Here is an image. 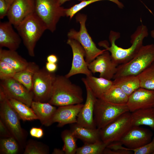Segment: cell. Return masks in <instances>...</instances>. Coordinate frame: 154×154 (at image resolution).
<instances>
[{"label": "cell", "instance_id": "f546056e", "mask_svg": "<svg viewBox=\"0 0 154 154\" xmlns=\"http://www.w3.org/2000/svg\"><path fill=\"white\" fill-rule=\"evenodd\" d=\"M140 87L154 90V62L138 75Z\"/></svg>", "mask_w": 154, "mask_h": 154}, {"label": "cell", "instance_id": "8fae6325", "mask_svg": "<svg viewBox=\"0 0 154 154\" xmlns=\"http://www.w3.org/2000/svg\"><path fill=\"white\" fill-rule=\"evenodd\" d=\"M67 43L71 48L73 59L71 69L65 76L69 78L78 74H84L86 76L92 75L84 58L85 51L81 44L77 41L69 38L67 40Z\"/></svg>", "mask_w": 154, "mask_h": 154}, {"label": "cell", "instance_id": "d590c367", "mask_svg": "<svg viewBox=\"0 0 154 154\" xmlns=\"http://www.w3.org/2000/svg\"><path fill=\"white\" fill-rule=\"evenodd\" d=\"M47 153L46 151L37 144L31 142L27 145L24 154H45Z\"/></svg>", "mask_w": 154, "mask_h": 154}, {"label": "cell", "instance_id": "4dcf8cb0", "mask_svg": "<svg viewBox=\"0 0 154 154\" xmlns=\"http://www.w3.org/2000/svg\"><path fill=\"white\" fill-rule=\"evenodd\" d=\"M108 145L101 140L95 142L85 143L78 147L76 154H101Z\"/></svg>", "mask_w": 154, "mask_h": 154}, {"label": "cell", "instance_id": "d4e9b609", "mask_svg": "<svg viewBox=\"0 0 154 154\" xmlns=\"http://www.w3.org/2000/svg\"><path fill=\"white\" fill-rule=\"evenodd\" d=\"M34 62H29L23 70L17 72L13 78L18 81L28 90L32 91L33 80L35 73L39 69Z\"/></svg>", "mask_w": 154, "mask_h": 154}, {"label": "cell", "instance_id": "7bdbcfd3", "mask_svg": "<svg viewBox=\"0 0 154 154\" xmlns=\"http://www.w3.org/2000/svg\"><path fill=\"white\" fill-rule=\"evenodd\" d=\"M53 154H64L65 153L62 149H59L55 148L52 153Z\"/></svg>", "mask_w": 154, "mask_h": 154}, {"label": "cell", "instance_id": "603a6c76", "mask_svg": "<svg viewBox=\"0 0 154 154\" xmlns=\"http://www.w3.org/2000/svg\"><path fill=\"white\" fill-rule=\"evenodd\" d=\"M0 60L10 65L17 72L25 68L29 63L16 50L3 49L1 47L0 48Z\"/></svg>", "mask_w": 154, "mask_h": 154}, {"label": "cell", "instance_id": "ba28073f", "mask_svg": "<svg viewBox=\"0 0 154 154\" xmlns=\"http://www.w3.org/2000/svg\"><path fill=\"white\" fill-rule=\"evenodd\" d=\"M132 126L131 112H125L100 129L101 140L108 145L119 141Z\"/></svg>", "mask_w": 154, "mask_h": 154}, {"label": "cell", "instance_id": "6da1fadb", "mask_svg": "<svg viewBox=\"0 0 154 154\" xmlns=\"http://www.w3.org/2000/svg\"><path fill=\"white\" fill-rule=\"evenodd\" d=\"M148 35V30L145 25L141 24L139 26L134 33L131 36V46L127 48H124L117 46L116 41L120 37L119 33L111 31L109 40L111 46H108V42L102 41L99 45L109 51L112 59L118 65L126 63L132 59L143 45L144 38Z\"/></svg>", "mask_w": 154, "mask_h": 154}, {"label": "cell", "instance_id": "ac0fdd59", "mask_svg": "<svg viewBox=\"0 0 154 154\" xmlns=\"http://www.w3.org/2000/svg\"><path fill=\"white\" fill-rule=\"evenodd\" d=\"M83 105L81 103L59 106L53 116V123L57 122L59 127L76 123L77 116Z\"/></svg>", "mask_w": 154, "mask_h": 154}, {"label": "cell", "instance_id": "d6a6232c", "mask_svg": "<svg viewBox=\"0 0 154 154\" xmlns=\"http://www.w3.org/2000/svg\"><path fill=\"white\" fill-rule=\"evenodd\" d=\"M17 140L13 137L4 138L0 139L1 153L15 154L18 151V146Z\"/></svg>", "mask_w": 154, "mask_h": 154}, {"label": "cell", "instance_id": "ffe728a7", "mask_svg": "<svg viewBox=\"0 0 154 154\" xmlns=\"http://www.w3.org/2000/svg\"><path fill=\"white\" fill-rule=\"evenodd\" d=\"M82 80L86 84L97 98L101 99L113 85V81L92 75L86 76Z\"/></svg>", "mask_w": 154, "mask_h": 154}, {"label": "cell", "instance_id": "ee69618b", "mask_svg": "<svg viewBox=\"0 0 154 154\" xmlns=\"http://www.w3.org/2000/svg\"><path fill=\"white\" fill-rule=\"evenodd\" d=\"M71 0H58L59 3L60 5H62L65 2L69 1ZM80 2H82L83 1H84L85 0H77Z\"/></svg>", "mask_w": 154, "mask_h": 154}, {"label": "cell", "instance_id": "484cf974", "mask_svg": "<svg viewBox=\"0 0 154 154\" xmlns=\"http://www.w3.org/2000/svg\"><path fill=\"white\" fill-rule=\"evenodd\" d=\"M114 85L119 87L128 96L140 87L138 75H127L114 79Z\"/></svg>", "mask_w": 154, "mask_h": 154}, {"label": "cell", "instance_id": "b9f144b4", "mask_svg": "<svg viewBox=\"0 0 154 154\" xmlns=\"http://www.w3.org/2000/svg\"><path fill=\"white\" fill-rule=\"evenodd\" d=\"M46 61L48 62L57 63L58 61V58L56 55L51 54L47 56Z\"/></svg>", "mask_w": 154, "mask_h": 154}, {"label": "cell", "instance_id": "74e56055", "mask_svg": "<svg viewBox=\"0 0 154 154\" xmlns=\"http://www.w3.org/2000/svg\"><path fill=\"white\" fill-rule=\"evenodd\" d=\"M0 132L1 135L4 138L13 137L8 128L1 119L0 120Z\"/></svg>", "mask_w": 154, "mask_h": 154}, {"label": "cell", "instance_id": "836d02e7", "mask_svg": "<svg viewBox=\"0 0 154 154\" xmlns=\"http://www.w3.org/2000/svg\"><path fill=\"white\" fill-rule=\"evenodd\" d=\"M17 72L16 70L9 64L0 60V79L5 80L13 78Z\"/></svg>", "mask_w": 154, "mask_h": 154}, {"label": "cell", "instance_id": "4316f807", "mask_svg": "<svg viewBox=\"0 0 154 154\" xmlns=\"http://www.w3.org/2000/svg\"><path fill=\"white\" fill-rule=\"evenodd\" d=\"M11 106L20 118L23 121L38 119L32 108L25 104L15 99L8 98Z\"/></svg>", "mask_w": 154, "mask_h": 154}, {"label": "cell", "instance_id": "7dc6e473", "mask_svg": "<svg viewBox=\"0 0 154 154\" xmlns=\"http://www.w3.org/2000/svg\"><path fill=\"white\" fill-rule=\"evenodd\" d=\"M153 154H154V152L153 153Z\"/></svg>", "mask_w": 154, "mask_h": 154}, {"label": "cell", "instance_id": "f35d334b", "mask_svg": "<svg viewBox=\"0 0 154 154\" xmlns=\"http://www.w3.org/2000/svg\"><path fill=\"white\" fill-rule=\"evenodd\" d=\"M9 8L5 0H0V18L2 19L7 16Z\"/></svg>", "mask_w": 154, "mask_h": 154}, {"label": "cell", "instance_id": "9c48e42d", "mask_svg": "<svg viewBox=\"0 0 154 154\" xmlns=\"http://www.w3.org/2000/svg\"><path fill=\"white\" fill-rule=\"evenodd\" d=\"M56 75L47 71L45 67L39 69L33 80L32 91L33 101L42 102L50 100Z\"/></svg>", "mask_w": 154, "mask_h": 154}, {"label": "cell", "instance_id": "1f68e13d", "mask_svg": "<svg viewBox=\"0 0 154 154\" xmlns=\"http://www.w3.org/2000/svg\"><path fill=\"white\" fill-rule=\"evenodd\" d=\"M103 0H108L112 2L121 9H123L124 7L123 4L119 0H85L69 8L66 9L65 16L69 17L70 19H71L75 14L87 6L94 2Z\"/></svg>", "mask_w": 154, "mask_h": 154}, {"label": "cell", "instance_id": "5bb4252c", "mask_svg": "<svg viewBox=\"0 0 154 154\" xmlns=\"http://www.w3.org/2000/svg\"><path fill=\"white\" fill-rule=\"evenodd\" d=\"M153 135L152 132L149 129L133 126L119 141L131 151L150 142Z\"/></svg>", "mask_w": 154, "mask_h": 154}, {"label": "cell", "instance_id": "9a60e30c", "mask_svg": "<svg viewBox=\"0 0 154 154\" xmlns=\"http://www.w3.org/2000/svg\"><path fill=\"white\" fill-rule=\"evenodd\" d=\"M126 106L131 112L140 109L154 108V90L140 87L129 96Z\"/></svg>", "mask_w": 154, "mask_h": 154}, {"label": "cell", "instance_id": "4fadbf2b", "mask_svg": "<svg viewBox=\"0 0 154 154\" xmlns=\"http://www.w3.org/2000/svg\"><path fill=\"white\" fill-rule=\"evenodd\" d=\"M119 65L112 59L110 52L107 50L98 56L88 65L92 73H100L99 77L108 80L113 79Z\"/></svg>", "mask_w": 154, "mask_h": 154}, {"label": "cell", "instance_id": "e0dca14e", "mask_svg": "<svg viewBox=\"0 0 154 154\" xmlns=\"http://www.w3.org/2000/svg\"><path fill=\"white\" fill-rule=\"evenodd\" d=\"M84 84L86 92V100L78 115L76 123L88 128H97L94 122V113L95 104L97 98L88 86Z\"/></svg>", "mask_w": 154, "mask_h": 154}, {"label": "cell", "instance_id": "277c9868", "mask_svg": "<svg viewBox=\"0 0 154 154\" xmlns=\"http://www.w3.org/2000/svg\"><path fill=\"white\" fill-rule=\"evenodd\" d=\"M154 62V44L143 45L130 60L119 64L113 79L127 75H138Z\"/></svg>", "mask_w": 154, "mask_h": 154}, {"label": "cell", "instance_id": "7a4b0ae2", "mask_svg": "<svg viewBox=\"0 0 154 154\" xmlns=\"http://www.w3.org/2000/svg\"><path fill=\"white\" fill-rule=\"evenodd\" d=\"M69 78L65 76L56 75L49 103L58 106L82 103L84 99L82 88Z\"/></svg>", "mask_w": 154, "mask_h": 154}, {"label": "cell", "instance_id": "2e32d148", "mask_svg": "<svg viewBox=\"0 0 154 154\" xmlns=\"http://www.w3.org/2000/svg\"><path fill=\"white\" fill-rule=\"evenodd\" d=\"M33 0H15L10 6L7 17L15 27L34 11Z\"/></svg>", "mask_w": 154, "mask_h": 154}, {"label": "cell", "instance_id": "83f0119b", "mask_svg": "<svg viewBox=\"0 0 154 154\" xmlns=\"http://www.w3.org/2000/svg\"><path fill=\"white\" fill-rule=\"evenodd\" d=\"M128 97L121 88L113 84L101 99L114 104L124 105H126Z\"/></svg>", "mask_w": 154, "mask_h": 154}, {"label": "cell", "instance_id": "60d3db41", "mask_svg": "<svg viewBox=\"0 0 154 154\" xmlns=\"http://www.w3.org/2000/svg\"><path fill=\"white\" fill-rule=\"evenodd\" d=\"M45 67L46 70L49 72L54 73L58 69V65L57 63L47 62H46Z\"/></svg>", "mask_w": 154, "mask_h": 154}, {"label": "cell", "instance_id": "bcb514c9", "mask_svg": "<svg viewBox=\"0 0 154 154\" xmlns=\"http://www.w3.org/2000/svg\"><path fill=\"white\" fill-rule=\"evenodd\" d=\"M150 34L151 37L154 39V29L151 31Z\"/></svg>", "mask_w": 154, "mask_h": 154}, {"label": "cell", "instance_id": "8d00e7d4", "mask_svg": "<svg viewBox=\"0 0 154 154\" xmlns=\"http://www.w3.org/2000/svg\"><path fill=\"white\" fill-rule=\"evenodd\" d=\"M131 151L126 149H119L112 150L106 147L103 152L104 154H131Z\"/></svg>", "mask_w": 154, "mask_h": 154}, {"label": "cell", "instance_id": "8992f818", "mask_svg": "<svg viewBox=\"0 0 154 154\" xmlns=\"http://www.w3.org/2000/svg\"><path fill=\"white\" fill-rule=\"evenodd\" d=\"M76 19L80 24V31H77L72 29L68 32L67 36L68 38L77 41L83 48L86 53L85 61L88 65L106 50L97 48L88 34L85 25L86 16L78 13L76 16Z\"/></svg>", "mask_w": 154, "mask_h": 154}, {"label": "cell", "instance_id": "44dd1931", "mask_svg": "<svg viewBox=\"0 0 154 154\" xmlns=\"http://www.w3.org/2000/svg\"><path fill=\"white\" fill-rule=\"evenodd\" d=\"M31 107L42 125L48 126L53 123V118L57 109L56 107L48 102L34 101Z\"/></svg>", "mask_w": 154, "mask_h": 154}, {"label": "cell", "instance_id": "5b68a950", "mask_svg": "<svg viewBox=\"0 0 154 154\" xmlns=\"http://www.w3.org/2000/svg\"><path fill=\"white\" fill-rule=\"evenodd\" d=\"M33 1V13L43 23L46 30L54 32L60 18L65 16L66 9L61 6L58 0Z\"/></svg>", "mask_w": 154, "mask_h": 154}, {"label": "cell", "instance_id": "f1b7e54d", "mask_svg": "<svg viewBox=\"0 0 154 154\" xmlns=\"http://www.w3.org/2000/svg\"><path fill=\"white\" fill-rule=\"evenodd\" d=\"M61 137L64 142L62 149L65 154H75L78 148L77 139L70 130L66 129L61 133Z\"/></svg>", "mask_w": 154, "mask_h": 154}, {"label": "cell", "instance_id": "e575fe53", "mask_svg": "<svg viewBox=\"0 0 154 154\" xmlns=\"http://www.w3.org/2000/svg\"><path fill=\"white\" fill-rule=\"evenodd\" d=\"M131 151H133L134 154H153L154 152V137L148 143Z\"/></svg>", "mask_w": 154, "mask_h": 154}, {"label": "cell", "instance_id": "f6af8a7d", "mask_svg": "<svg viewBox=\"0 0 154 154\" xmlns=\"http://www.w3.org/2000/svg\"><path fill=\"white\" fill-rule=\"evenodd\" d=\"M7 3L9 8L10 6L15 0H5Z\"/></svg>", "mask_w": 154, "mask_h": 154}, {"label": "cell", "instance_id": "ab89813d", "mask_svg": "<svg viewBox=\"0 0 154 154\" xmlns=\"http://www.w3.org/2000/svg\"><path fill=\"white\" fill-rule=\"evenodd\" d=\"M30 133L31 136L38 138L42 137L43 135V130L40 128L32 127L30 130Z\"/></svg>", "mask_w": 154, "mask_h": 154}, {"label": "cell", "instance_id": "30bf717a", "mask_svg": "<svg viewBox=\"0 0 154 154\" xmlns=\"http://www.w3.org/2000/svg\"><path fill=\"white\" fill-rule=\"evenodd\" d=\"M1 119L8 128L12 136L18 141L23 140V132L17 113L10 105L7 97L0 100Z\"/></svg>", "mask_w": 154, "mask_h": 154}, {"label": "cell", "instance_id": "7c38bea8", "mask_svg": "<svg viewBox=\"0 0 154 154\" xmlns=\"http://www.w3.org/2000/svg\"><path fill=\"white\" fill-rule=\"evenodd\" d=\"M2 87L8 98H13L31 107L33 101L32 91L28 90L24 86L13 78L1 80Z\"/></svg>", "mask_w": 154, "mask_h": 154}, {"label": "cell", "instance_id": "3957f363", "mask_svg": "<svg viewBox=\"0 0 154 154\" xmlns=\"http://www.w3.org/2000/svg\"><path fill=\"white\" fill-rule=\"evenodd\" d=\"M15 27L29 54L31 57H34L36 43L46 30L44 25L33 13L27 16Z\"/></svg>", "mask_w": 154, "mask_h": 154}, {"label": "cell", "instance_id": "52a82bcc", "mask_svg": "<svg viewBox=\"0 0 154 154\" xmlns=\"http://www.w3.org/2000/svg\"><path fill=\"white\" fill-rule=\"evenodd\" d=\"M128 111L126 105H117L97 98L94 113L96 127L99 129L104 127L122 114Z\"/></svg>", "mask_w": 154, "mask_h": 154}, {"label": "cell", "instance_id": "cb8c5ba5", "mask_svg": "<svg viewBox=\"0 0 154 154\" xmlns=\"http://www.w3.org/2000/svg\"><path fill=\"white\" fill-rule=\"evenodd\" d=\"M131 115L133 126H147L154 131V108L138 110Z\"/></svg>", "mask_w": 154, "mask_h": 154}, {"label": "cell", "instance_id": "d6986e66", "mask_svg": "<svg viewBox=\"0 0 154 154\" xmlns=\"http://www.w3.org/2000/svg\"><path fill=\"white\" fill-rule=\"evenodd\" d=\"M13 25L9 21L0 23V47L16 50L19 47L21 38L14 30Z\"/></svg>", "mask_w": 154, "mask_h": 154}, {"label": "cell", "instance_id": "7402d4cb", "mask_svg": "<svg viewBox=\"0 0 154 154\" xmlns=\"http://www.w3.org/2000/svg\"><path fill=\"white\" fill-rule=\"evenodd\" d=\"M70 130L77 139L84 144L93 143L101 140L100 130L97 128L91 129L81 126L77 123L71 124Z\"/></svg>", "mask_w": 154, "mask_h": 154}]
</instances>
